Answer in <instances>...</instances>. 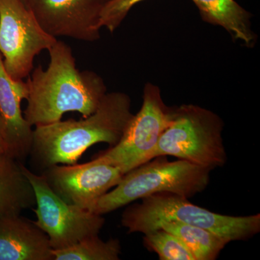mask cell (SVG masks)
Instances as JSON below:
<instances>
[{
	"label": "cell",
	"instance_id": "6da1fadb",
	"mask_svg": "<svg viewBox=\"0 0 260 260\" xmlns=\"http://www.w3.org/2000/svg\"><path fill=\"white\" fill-rule=\"evenodd\" d=\"M48 51L50 62L47 69L40 65L34 68L26 81L28 105L23 116L32 127L60 121L68 112L87 117L107 93L100 75L77 68L68 44L57 40Z\"/></svg>",
	"mask_w": 260,
	"mask_h": 260
},
{
	"label": "cell",
	"instance_id": "2e32d148",
	"mask_svg": "<svg viewBox=\"0 0 260 260\" xmlns=\"http://www.w3.org/2000/svg\"><path fill=\"white\" fill-rule=\"evenodd\" d=\"M52 254L54 260H119L121 245L119 239L105 242L93 235L69 247L52 249Z\"/></svg>",
	"mask_w": 260,
	"mask_h": 260
},
{
	"label": "cell",
	"instance_id": "5bb4252c",
	"mask_svg": "<svg viewBox=\"0 0 260 260\" xmlns=\"http://www.w3.org/2000/svg\"><path fill=\"white\" fill-rule=\"evenodd\" d=\"M202 18L229 32L233 40L247 48L255 45L257 37L251 28V14L235 0H191Z\"/></svg>",
	"mask_w": 260,
	"mask_h": 260
},
{
	"label": "cell",
	"instance_id": "30bf717a",
	"mask_svg": "<svg viewBox=\"0 0 260 260\" xmlns=\"http://www.w3.org/2000/svg\"><path fill=\"white\" fill-rule=\"evenodd\" d=\"M108 0H29L28 8L43 30L53 37L85 42L101 38V12Z\"/></svg>",
	"mask_w": 260,
	"mask_h": 260
},
{
	"label": "cell",
	"instance_id": "52a82bcc",
	"mask_svg": "<svg viewBox=\"0 0 260 260\" xmlns=\"http://www.w3.org/2000/svg\"><path fill=\"white\" fill-rule=\"evenodd\" d=\"M22 169L35 191L37 205L32 210L37 220L34 223L47 234L52 249L69 247L85 238L99 235L105 223L102 215L66 203L42 175L23 164Z\"/></svg>",
	"mask_w": 260,
	"mask_h": 260
},
{
	"label": "cell",
	"instance_id": "277c9868",
	"mask_svg": "<svg viewBox=\"0 0 260 260\" xmlns=\"http://www.w3.org/2000/svg\"><path fill=\"white\" fill-rule=\"evenodd\" d=\"M211 169L178 159L169 161L166 155L155 157L123 176L90 208L104 215L156 193H174L189 198L206 189Z\"/></svg>",
	"mask_w": 260,
	"mask_h": 260
},
{
	"label": "cell",
	"instance_id": "5b68a950",
	"mask_svg": "<svg viewBox=\"0 0 260 260\" xmlns=\"http://www.w3.org/2000/svg\"><path fill=\"white\" fill-rule=\"evenodd\" d=\"M223 121L209 109L193 104L173 107L172 117L155 148L152 159L170 155L213 169L227 160Z\"/></svg>",
	"mask_w": 260,
	"mask_h": 260
},
{
	"label": "cell",
	"instance_id": "ac0fdd59",
	"mask_svg": "<svg viewBox=\"0 0 260 260\" xmlns=\"http://www.w3.org/2000/svg\"><path fill=\"white\" fill-rule=\"evenodd\" d=\"M144 0H108L101 12L99 25L114 32L120 26L132 8Z\"/></svg>",
	"mask_w": 260,
	"mask_h": 260
},
{
	"label": "cell",
	"instance_id": "e0dca14e",
	"mask_svg": "<svg viewBox=\"0 0 260 260\" xmlns=\"http://www.w3.org/2000/svg\"><path fill=\"white\" fill-rule=\"evenodd\" d=\"M143 239L147 248L155 251L160 260H195L179 238L164 229L147 233Z\"/></svg>",
	"mask_w": 260,
	"mask_h": 260
},
{
	"label": "cell",
	"instance_id": "ffe728a7",
	"mask_svg": "<svg viewBox=\"0 0 260 260\" xmlns=\"http://www.w3.org/2000/svg\"><path fill=\"white\" fill-rule=\"evenodd\" d=\"M22 1H23L24 3V4L26 5V6L28 7V8L29 0H22Z\"/></svg>",
	"mask_w": 260,
	"mask_h": 260
},
{
	"label": "cell",
	"instance_id": "7c38bea8",
	"mask_svg": "<svg viewBox=\"0 0 260 260\" xmlns=\"http://www.w3.org/2000/svg\"><path fill=\"white\" fill-rule=\"evenodd\" d=\"M0 260H54L47 234L32 220L0 218Z\"/></svg>",
	"mask_w": 260,
	"mask_h": 260
},
{
	"label": "cell",
	"instance_id": "9c48e42d",
	"mask_svg": "<svg viewBox=\"0 0 260 260\" xmlns=\"http://www.w3.org/2000/svg\"><path fill=\"white\" fill-rule=\"evenodd\" d=\"M42 175L66 203L89 210L124 174L117 167L93 158L83 164L51 166Z\"/></svg>",
	"mask_w": 260,
	"mask_h": 260
},
{
	"label": "cell",
	"instance_id": "9a60e30c",
	"mask_svg": "<svg viewBox=\"0 0 260 260\" xmlns=\"http://www.w3.org/2000/svg\"><path fill=\"white\" fill-rule=\"evenodd\" d=\"M160 229L179 238L191 251L195 260L216 259L220 251L229 244L215 233L187 224L167 222L161 224L158 228Z\"/></svg>",
	"mask_w": 260,
	"mask_h": 260
},
{
	"label": "cell",
	"instance_id": "3957f363",
	"mask_svg": "<svg viewBox=\"0 0 260 260\" xmlns=\"http://www.w3.org/2000/svg\"><path fill=\"white\" fill-rule=\"evenodd\" d=\"M129 205L121 215L122 226L128 234H147L161 224L178 222L203 228L228 242L245 241L260 232V215L231 216L213 213L174 193L160 192L142 198Z\"/></svg>",
	"mask_w": 260,
	"mask_h": 260
},
{
	"label": "cell",
	"instance_id": "8992f818",
	"mask_svg": "<svg viewBox=\"0 0 260 260\" xmlns=\"http://www.w3.org/2000/svg\"><path fill=\"white\" fill-rule=\"evenodd\" d=\"M173 107L164 102L158 85L147 83L143 104L134 114L120 141L94 159L114 166L123 174L151 160L152 154L172 117Z\"/></svg>",
	"mask_w": 260,
	"mask_h": 260
},
{
	"label": "cell",
	"instance_id": "d6986e66",
	"mask_svg": "<svg viewBox=\"0 0 260 260\" xmlns=\"http://www.w3.org/2000/svg\"><path fill=\"white\" fill-rule=\"evenodd\" d=\"M7 146L5 143L4 133H3V127H2L1 123H0V155L6 154Z\"/></svg>",
	"mask_w": 260,
	"mask_h": 260
},
{
	"label": "cell",
	"instance_id": "8fae6325",
	"mask_svg": "<svg viewBox=\"0 0 260 260\" xmlns=\"http://www.w3.org/2000/svg\"><path fill=\"white\" fill-rule=\"evenodd\" d=\"M28 95L23 80H15L5 70L0 54V123L3 127L7 155L22 162L30 155L32 126L26 121L21 109Z\"/></svg>",
	"mask_w": 260,
	"mask_h": 260
},
{
	"label": "cell",
	"instance_id": "ba28073f",
	"mask_svg": "<svg viewBox=\"0 0 260 260\" xmlns=\"http://www.w3.org/2000/svg\"><path fill=\"white\" fill-rule=\"evenodd\" d=\"M56 41L43 30L22 0H0V54L13 79L28 78L36 56Z\"/></svg>",
	"mask_w": 260,
	"mask_h": 260
},
{
	"label": "cell",
	"instance_id": "7a4b0ae2",
	"mask_svg": "<svg viewBox=\"0 0 260 260\" xmlns=\"http://www.w3.org/2000/svg\"><path fill=\"white\" fill-rule=\"evenodd\" d=\"M133 116L127 94L107 93L96 110L87 117L35 126L29 155L44 169L58 164H77L92 145L117 144Z\"/></svg>",
	"mask_w": 260,
	"mask_h": 260
},
{
	"label": "cell",
	"instance_id": "4fadbf2b",
	"mask_svg": "<svg viewBox=\"0 0 260 260\" xmlns=\"http://www.w3.org/2000/svg\"><path fill=\"white\" fill-rule=\"evenodd\" d=\"M22 164L7 154L0 155V218L18 216L37 205L35 191Z\"/></svg>",
	"mask_w": 260,
	"mask_h": 260
}]
</instances>
